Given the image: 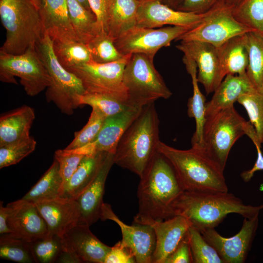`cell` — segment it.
<instances>
[{
    "mask_svg": "<svg viewBox=\"0 0 263 263\" xmlns=\"http://www.w3.org/2000/svg\"><path fill=\"white\" fill-rule=\"evenodd\" d=\"M140 178L138 212L133 220L163 221L174 216L172 205L184 190L165 156L157 150Z\"/></svg>",
    "mask_w": 263,
    "mask_h": 263,
    "instance_id": "cell-1",
    "label": "cell"
},
{
    "mask_svg": "<svg viewBox=\"0 0 263 263\" xmlns=\"http://www.w3.org/2000/svg\"><path fill=\"white\" fill-rule=\"evenodd\" d=\"M174 215L188 219L200 231L215 228L230 213L244 218L258 216L263 204L246 205L241 199L227 192L184 191L172 205Z\"/></svg>",
    "mask_w": 263,
    "mask_h": 263,
    "instance_id": "cell-2",
    "label": "cell"
},
{
    "mask_svg": "<svg viewBox=\"0 0 263 263\" xmlns=\"http://www.w3.org/2000/svg\"><path fill=\"white\" fill-rule=\"evenodd\" d=\"M159 119L154 103L144 106L121 137L114 162L140 177L157 151Z\"/></svg>",
    "mask_w": 263,
    "mask_h": 263,
    "instance_id": "cell-3",
    "label": "cell"
},
{
    "mask_svg": "<svg viewBox=\"0 0 263 263\" xmlns=\"http://www.w3.org/2000/svg\"><path fill=\"white\" fill-rule=\"evenodd\" d=\"M157 150L172 166L184 191H228L224 171L200 149L180 150L160 141Z\"/></svg>",
    "mask_w": 263,
    "mask_h": 263,
    "instance_id": "cell-4",
    "label": "cell"
},
{
    "mask_svg": "<svg viewBox=\"0 0 263 263\" xmlns=\"http://www.w3.org/2000/svg\"><path fill=\"white\" fill-rule=\"evenodd\" d=\"M6 39L0 51L19 55L36 48L44 35L38 6L33 0H0Z\"/></svg>",
    "mask_w": 263,
    "mask_h": 263,
    "instance_id": "cell-5",
    "label": "cell"
},
{
    "mask_svg": "<svg viewBox=\"0 0 263 263\" xmlns=\"http://www.w3.org/2000/svg\"><path fill=\"white\" fill-rule=\"evenodd\" d=\"M36 49L50 78V84L45 93L47 102L54 103L63 113L72 115L80 106V96L86 93L81 80L58 61L53 40L48 35L44 34Z\"/></svg>",
    "mask_w": 263,
    "mask_h": 263,
    "instance_id": "cell-6",
    "label": "cell"
},
{
    "mask_svg": "<svg viewBox=\"0 0 263 263\" xmlns=\"http://www.w3.org/2000/svg\"><path fill=\"white\" fill-rule=\"evenodd\" d=\"M153 58L141 53L132 54L123 73L131 105L138 107L168 99L172 93L155 69Z\"/></svg>",
    "mask_w": 263,
    "mask_h": 263,
    "instance_id": "cell-7",
    "label": "cell"
},
{
    "mask_svg": "<svg viewBox=\"0 0 263 263\" xmlns=\"http://www.w3.org/2000/svg\"><path fill=\"white\" fill-rule=\"evenodd\" d=\"M246 122L234 106L206 117L200 149L223 171L231 148L245 134Z\"/></svg>",
    "mask_w": 263,
    "mask_h": 263,
    "instance_id": "cell-8",
    "label": "cell"
},
{
    "mask_svg": "<svg viewBox=\"0 0 263 263\" xmlns=\"http://www.w3.org/2000/svg\"><path fill=\"white\" fill-rule=\"evenodd\" d=\"M15 76L20 78L26 93L34 96L46 89L51 80L47 70L36 48L19 55L0 51V80L17 84Z\"/></svg>",
    "mask_w": 263,
    "mask_h": 263,
    "instance_id": "cell-9",
    "label": "cell"
},
{
    "mask_svg": "<svg viewBox=\"0 0 263 263\" xmlns=\"http://www.w3.org/2000/svg\"><path fill=\"white\" fill-rule=\"evenodd\" d=\"M131 55L106 63H99L91 60L66 69L80 79L86 93L109 95L131 105L123 82V73Z\"/></svg>",
    "mask_w": 263,
    "mask_h": 263,
    "instance_id": "cell-10",
    "label": "cell"
},
{
    "mask_svg": "<svg viewBox=\"0 0 263 263\" xmlns=\"http://www.w3.org/2000/svg\"><path fill=\"white\" fill-rule=\"evenodd\" d=\"M232 8L225 0H221L205 13L198 25L181 35L176 41H199L219 47L236 36L253 31L235 18Z\"/></svg>",
    "mask_w": 263,
    "mask_h": 263,
    "instance_id": "cell-11",
    "label": "cell"
},
{
    "mask_svg": "<svg viewBox=\"0 0 263 263\" xmlns=\"http://www.w3.org/2000/svg\"><path fill=\"white\" fill-rule=\"evenodd\" d=\"M190 29L179 26L158 29L135 26L114 41L118 51L123 56L141 53L154 58L161 48L170 45Z\"/></svg>",
    "mask_w": 263,
    "mask_h": 263,
    "instance_id": "cell-12",
    "label": "cell"
},
{
    "mask_svg": "<svg viewBox=\"0 0 263 263\" xmlns=\"http://www.w3.org/2000/svg\"><path fill=\"white\" fill-rule=\"evenodd\" d=\"M258 216L244 218L239 232L232 237L221 236L214 228L200 230L203 237L215 250L224 263H244L258 226Z\"/></svg>",
    "mask_w": 263,
    "mask_h": 263,
    "instance_id": "cell-13",
    "label": "cell"
},
{
    "mask_svg": "<svg viewBox=\"0 0 263 263\" xmlns=\"http://www.w3.org/2000/svg\"><path fill=\"white\" fill-rule=\"evenodd\" d=\"M176 48L190 56L197 67V79L207 94L214 92L225 76L221 63L218 47L205 42L181 41Z\"/></svg>",
    "mask_w": 263,
    "mask_h": 263,
    "instance_id": "cell-14",
    "label": "cell"
},
{
    "mask_svg": "<svg viewBox=\"0 0 263 263\" xmlns=\"http://www.w3.org/2000/svg\"><path fill=\"white\" fill-rule=\"evenodd\" d=\"M100 219L110 220L116 223L122 233V244L133 255L136 263H151L155 247V235L153 228L149 225H128L122 221L114 213L110 205L103 203Z\"/></svg>",
    "mask_w": 263,
    "mask_h": 263,
    "instance_id": "cell-15",
    "label": "cell"
},
{
    "mask_svg": "<svg viewBox=\"0 0 263 263\" xmlns=\"http://www.w3.org/2000/svg\"><path fill=\"white\" fill-rule=\"evenodd\" d=\"M142 107L131 106L116 114L107 117L96 137L91 143L74 150H63L84 156L99 152L114 154L118 143L126 130L139 114Z\"/></svg>",
    "mask_w": 263,
    "mask_h": 263,
    "instance_id": "cell-16",
    "label": "cell"
},
{
    "mask_svg": "<svg viewBox=\"0 0 263 263\" xmlns=\"http://www.w3.org/2000/svg\"><path fill=\"white\" fill-rule=\"evenodd\" d=\"M139 1L136 25L139 27L155 28L169 25L191 29L201 21L205 15L172 9L161 0Z\"/></svg>",
    "mask_w": 263,
    "mask_h": 263,
    "instance_id": "cell-17",
    "label": "cell"
},
{
    "mask_svg": "<svg viewBox=\"0 0 263 263\" xmlns=\"http://www.w3.org/2000/svg\"><path fill=\"white\" fill-rule=\"evenodd\" d=\"M133 223L149 225L153 228L156 239L153 263H164L192 225L188 219L180 215H175L163 221L142 219L133 220Z\"/></svg>",
    "mask_w": 263,
    "mask_h": 263,
    "instance_id": "cell-18",
    "label": "cell"
},
{
    "mask_svg": "<svg viewBox=\"0 0 263 263\" xmlns=\"http://www.w3.org/2000/svg\"><path fill=\"white\" fill-rule=\"evenodd\" d=\"M7 225L13 234L28 242L43 238L49 233L47 224L35 204L22 199L6 206Z\"/></svg>",
    "mask_w": 263,
    "mask_h": 263,
    "instance_id": "cell-19",
    "label": "cell"
},
{
    "mask_svg": "<svg viewBox=\"0 0 263 263\" xmlns=\"http://www.w3.org/2000/svg\"><path fill=\"white\" fill-rule=\"evenodd\" d=\"M89 225L78 224L61 237L62 249L78 256L83 263H104L111 247L100 241Z\"/></svg>",
    "mask_w": 263,
    "mask_h": 263,
    "instance_id": "cell-20",
    "label": "cell"
},
{
    "mask_svg": "<svg viewBox=\"0 0 263 263\" xmlns=\"http://www.w3.org/2000/svg\"><path fill=\"white\" fill-rule=\"evenodd\" d=\"M35 204L50 233L61 237L71 228L80 223V210L75 200L58 197Z\"/></svg>",
    "mask_w": 263,
    "mask_h": 263,
    "instance_id": "cell-21",
    "label": "cell"
},
{
    "mask_svg": "<svg viewBox=\"0 0 263 263\" xmlns=\"http://www.w3.org/2000/svg\"><path fill=\"white\" fill-rule=\"evenodd\" d=\"M37 6L44 34L52 40L79 41L70 19L67 0H38Z\"/></svg>",
    "mask_w": 263,
    "mask_h": 263,
    "instance_id": "cell-22",
    "label": "cell"
},
{
    "mask_svg": "<svg viewBox=\"0 0 263 263\" xmlns=\"http://www.w3.org/2000/svg\"><path fill=\"white\" fill-rule=\"evenodd\" d=\"M114 154L108 153L92 182L75 199L81 213L80 224L90 226L100 219L105 182L108 173L114 164Z\"/></svg>",
    "mask_w": 263,
    "mask_h": 263,
    "instance_id": "cell-23",
    "label": "cell"
},
{
    "mask_svg": "<svg viewBox=\"0 0 263 263\" xmlns=\"http://www.w3.org/2000/svg\"><path fill=\"white\" fill-rule=\"evenodd\" d=\"M256 90L246 73L226 75L214 91L211 100L206 104V118L233 106L241 95Z\"/></svg>",
    "mask_w": 263,
    "mask_h": 263,
    "instance_id": "cell-24",
    "label": "cell"
},
{
    "mask_svg": "<svg viewBox=\"0 0 263 263\" xmlns=\"http://www.w3.org/2000/svg\"><path fill=\"white\" fill-rule=\"evenodd\" d=\"M35 118L34 109L27 105L1 115L0 147L29 137Z\"/></svg>",
    "mask_w": 263,
    "mask_h": 263,
    "instance_id": "cell-25",
    "label": "cell"
},
{
    "mask_svg": "<svg viewBox=\"0 0 263 263\" xmlns=\"http://www.w3.org/2000/svg\"><path fill=\"white\" fill-rule=\"evenodd\" d=\"M183 62L188 73L190 75L193 87V95L188 102V114L195 120L196 129L191 138V146L201 149L202 144V134L205 116L206 97L201 93L197 79V67L194 60L188 55L184 54Z\"/></svg>",
    "mask_w": 263,
    "mask_h": 263,
    "instance_id": "cell-26",
    "label": "cell"
},
{
    "mask_svg": "<svg viewBox=\"0 0 263 263\" xmlns=\"http://www.w3.org/2000/svg\"><path fill=\"white\" fill-rule=\"evenodd\" d=\"M108 152H99L84 156L77 169L65 186L61 197L75 200L89 186Z\"/></svg>",
    "mask_w": 263,
    "mask_h": 263,
    "instance_id": "cell-27",
    "label": "cell"
},
{
    "mask_svg": "<svg viewBox=\"0 0 263 263\" xmlns=\"http://www.w3.org/2000/svg\"><path fill=\"white\" fill-rule=\"evenodd\" d=\"M139 0H111L106 32L114 41L136 25Z\"/></svg>",
    "mask_w": 263,
    "mask_h": 263,
    "instance_id": "cell-28",
    "label": "cell"
},
{
    "mask_svg": "<svg viewBox=\"0 0 263 263\" xmlns=\"http://www.w3.org/2000/svg\"><path fill=\"white\" fill-rule=\"evenodd\" d=\"M218 50L225 76L228 74L246 73L248 64V54L245 34L230 38L218 47Z\"/></svg>",
    "mask_w": 263,
    "mask_h": 263,
    "instance_id": "cell-29",
    "label": "cell"
},
{
    "mask_svg": "<svg viewBox=\"0 0 263 263\" xmlns=\"http://www.w3.org/2000/svg\"><path fill=\"white\" fill-rule=\"evenodd\" d=\"M62 192V180L59 164L54 158L49 169L21 199L36 204L60 197Z\"/></svg>",
    "mask_w": 263,
    "mask_h": 263,
    "instance_id": "cell-30",
    "label": "cell"
},
{
    "mask_svg": "<svg viewBox=\"0 0 263 263\" xmlns=\"http://www.w3.org/2000/svg\"><path fill=\"white\" fill-rule=\"evenodd\" d=\"M70 19L78 39L87 44L100 30L93 12L83 7L77 0H67Z\"/></svg>",
    "mask_w": 263,
    "mask_h": 263,
    "instance_id": "cell-31",
    "label": "cell"
},
{
    "mask_svg": "<svg viewBox=\"0 0 263 263\" xmlns=\"http://www.w3.org/2000/svg\"><path fill=\"white\" fill-rule=\"evenodd\" d=\"M245 37L248 54L246 73L256 90L263 93V34L253 30Z\"/></svg>",
    "mask_w": 263,
    "mask_h": 263,
    "instance_id": "cell-32",
    "label": "cell"
},
{
    "mask_svg": "<svg viewBox=\"0 0 263 263\" xmlns=\"http://www.w3.org/2000/svg\"><path fill=\"white\" fill-rule=\"evenodd\" d=\"M55 54L66 69L89 62L91 54L86 44L77 40H53Z\"/></svg>",
    "mask_w": 263,
    "mask_h": 263,
    "instance_id": "cell-33",
    "label": "cell"
},
{
    "mask_svg": "<svg viewBox=\"0 0 263 263\" xmlns=\"http://www.w3.org/2000/svg\"><path fill=\"white\" fill-rule=\"evenodd\" d=\"M0 258L19 263H35L30 242L12 233L0 234Z\"/></svg>",
    "mask_w": 263,
    "mask_h": 263,
    "instance_id": "cell-34",
    "label": "cell"
},
{
    "mask_svg": "<svg viewBox=\"0 0 263 263\" xmlns=\"http://www.w3.org/2000/svg\"><path fill=\"white\" fill-rule=\"evenodd\" d=\"M91 60L99 63H106L122 59L121 54L115 47L114 40L104 31H100L87 44Z\"/></svg>",
    "mask_w": 263,
    "mask_h": 263,
    "instance_id": "cell-35",
    "label": "cell"
},
{
    "mask_svg": "<svg viewBox=\"0 0 263 263\" xmlns=\"http://www.w3.org/2000/svg\"><path fill=\"white\" fill-rule=\"evenodd\" d=\"M194 263H224L215 249L203 237L195 227L191 225L187 234Z\"/></svg>",
    "mask_w": 263,
    "mask_h": 263,
    "instance_id": "cell-36",
    "label": "cell"
},
{
    "mask_svg": "<svg viewBox=\"0 0 263 263\" xmlns=\"http://www.w3.org/2000/svg\"><path fill=\"white\" fill-rule=\"evenodd\" d=\"M232 12L239 22L263 34V0H242Z\"/></svg>",
    "mask_w": 263,
    "mask_h": 263,
    "instance_id": "cell-37",
    "label": "cell"
},
{
    "mask_svg": "<svg viewBox=\"0 0 263 263\" xmlns=\"http://www.w3.org/2000/svg\"><path fill=\"white\" fill-rule=\"evenodd\" d=\"M30 244L35 263H56L62 250L61 237L50 233Z\"/></svg>",
    "mask_w": 263,
    "mask_h": 263,
    "instance_id": "cell-38",
    "label": "cell"
},
{
    "mask_svg": "<svg viewBox=\"0 0 263 263\" xmlns=\"http://www.w3.org/2000/svg\"><path fill=\"white\" fill-rule=\"evenodd\" d=\"M237 102L245 109L259 141L263 143V93L256 90L244 94Z\"/></svg>",
    "mask_w": 263,
    "mask_h": 263,
    "instance_id": "cell-39",
    "label": "cell"
},
{
    "mask_svg": "<svg viewBox=\"0 0 263 263\" xmlns=\"http://www.w3.org/2000/svg\"><path fill=\"white\" fill-rule=\"evenodd\" d=\"M80 105H88L98 110L106 117L118 113L131 106L113 96L100 94L86 93L80 96Z\"/></svg>",
    "mask_w": 263,
    "mask_h": 263,
    "instance_id": "cell-40",
    "label": "cell"
},
{
    "mask_svg": "<svg viewBox=\"0 0 263 263\" xmlns=\"http://www.w3.org/2000/svg\"><path fill=\"white\" fill-rule=\"evenodd\" d=\"M37 142L29 137L0 147V169L15 165L32 153Z\"/></svg>",
    "mask_w": 263,
    "mask_h": 263,
    "instance_id": "cell-41",
    "label": "cell"
},
{
    "mask_svg": "<svg viewBox=\"0 0 263 263\" xmlns=\"http://www.w3.org/2000/svg\"><path fill=\"white\" fill-rule=\"evenodd\" d=\"M106 118L98 110L92 108L86 124L81 130L75 132L74 139L64 149H77L94 141L101 129Z\"/></svg>",
    "mask_w": 263,
    "mask_h": 263,
    "instance_id": "cell-42",
    "label": "cell"
},
{
    "mask_svg": "<svg viewBox=\"0 0 263 263\" xmlns=\"http://www.w3.org/2000/svg\"><path fill=\"white\" fill-rule=\"evenodd\" d=\"M84 156L80 154L67 152L63 150H58L55 151L54 158L59 164V173L62 180V192Z\"/></svg>",
    "mask_w": 263,
    "mask_h": 263,
    "instance_id": "cell-43",
    "label": "cell"
},
{
    "mask_svg": "<svg viewBox=\"0 0 263 263\" xmlns=\"http://www.w3.org/2000/svg\"><path fill=\"white\" fill-rule=\"evenodd\" d=\"M245 134L252 140L256 147L257 151V158L253 167L247 170L242 172L241 177L244 182L251 180L254 173L259 170H263V154L261 150L262 143L259 141L255 129L249 121H246L244 126Z\"/></svg>",
    "mask_w": 263,
    "mask_h": 263,
    "instance_id": "cell-44",
    "label": "cell"
},
{
    "mask_svg": "<svg viewBox=\"0 0 263 263\" xmlns=\"http://www.w3.org/2000/svg\"><path fill=\"white\" fill-rule=\"evenodd\" d=\"M134 257L131 251L126 247L121 241H118L107 254L104 263H134Z\"/></svg>",
    "mask_w": 263,
    "mask_h": 263,
    "instance_id": "cell-45",
    "label": "cell"
},
{
    "mask_svg": "<svg viewBox=\"0 0 263 263\" xmlns=\"http://www.w3.org/2000/svg\"><path fill=\"white\" fill-rule=\"evenodd\" d=\"M222 0H181L177 10L198 14H204Z\"/></svg>",
    "mask_w": 263,
    "mask_h": 263,
    "instance_id": "cell-46",
    "label": "cell"
},
{
    "mask_svg": "<svg viewBox=\"0 0 263 263\" xmlns=\"http://www.w3.org/2000/svg\"><path fill=\"white\" fill-rule=\"evenodd\" d=\"M193 263L192 257L186 235L176 248L165 259L164 263Z\"/></svg>",
    "mask_w": 263,
    "mask_h": 263,
    "instance_id": "cell-47",
    "label": "cell"
},
{
    "mask_svg": "<svg viewBox=\"0 0 263 263\" xmlns=\"http://www.w3.org/2000/svg\"><path fill=\"white\" fill-rule=\"evenodd\" d=\"M110 1L111 0H88L90 8L96 18L100 30L106 32Z\"/></svg>",
    "mask_w": 263,
    "mask_h": 263,
    "instance_id": "cell-48",
    "label": "cell"
},
{
    "mask_svg": "<svg viewBox=\"0 0 263 263\" xmlns=\"http://www.w3.org/2000/svg\"><path fill=\"white\" fill-rule=\"evenodd\" d=\"M8 210L7 207L3 206V202L0 203V234L11 233V229L7 225Z\"/></svg>",
    "mask_w": 263,
    "mask_h": 263,
    "instance_id": "cell-49",
    "label": "cell"
},
{
    "mask_svg": "<svg viewBox=\"0 0 263 263\" xmlns=\"http://www.w3.org/2000/svg\"><path fill=\"white\" fill-rule=\"evenodd\" d=\"M56 263H81L83 262L74 253L62 249Z\"/></svg>",
    "mask_w": 263,
    "mask_h": 263,
    "instance_id": "cell-50",
    "label": "cell"
},
{
    "mask_svg": "<svg viewBox=\"0 0 263 263\" xmlns=\"http://www.w3.org/2000/svg\"><path fill=\"white\" fill-rule=\"evenodd\" d=\"M161 1L164 4L177 10L181 0H161Z\"/></svg>",
    "mask_w": 263,
    "mask_h": 263,
    "instance_id": "cell-51",
    "label": "cell"
},
{
    "mask_svg": "<svg viewBox=\"0 0 263 263\" xmlns=\"http://www.w3.org/2000/svg\"><path fill=\"white\" fill-rule=\"evenodd\" d=\"M83 7H84L87 10L92 11L88 0H77Z\"/></svg>",
    "mask_w": 263,
    "mask_h": 263,
    "instance_id": "cell-52",
    "label": "cell"
},
{
    "mask_svg": "<svg viewBox=\"0 0 263 263\" xmlns=\"http://www.w3.org/2000/svg\"><path fill=\"white\" fill-rule=\"evenodd\" d=\"M229 5L234 7L238 4L242 0H225Z\"/></svg>",
    "mask_w": 263,
    "mask_h": 263,
    "instance_id": "cell-53",
    "label": "cell"
},
{
    "mask_svg": "<svg viewBox=\"0 0 263 263\" xmlns=\"http://www.w3.org/2000/svg\"><path fill=\"white\" fill-rule=\"evenodd\" d=\"M33 1L36 3V4L37 5V3H38V0H33Z\"/></svg>",
    "mask_w": 263,
    "mask_h": 263,
    "instance_id": "cell-54",
    "label": "cell"
},
{
    "mask_svg": "<svg viewBox=\"0 0 263 263\" xmlns=\"http://www.w3.org/2000/svg\"></svg>",
    "mask_w": 263,
    "mask_h": 263,
    "instance_id": "cell-55",
    "label": "cell"
}]
</instances>
